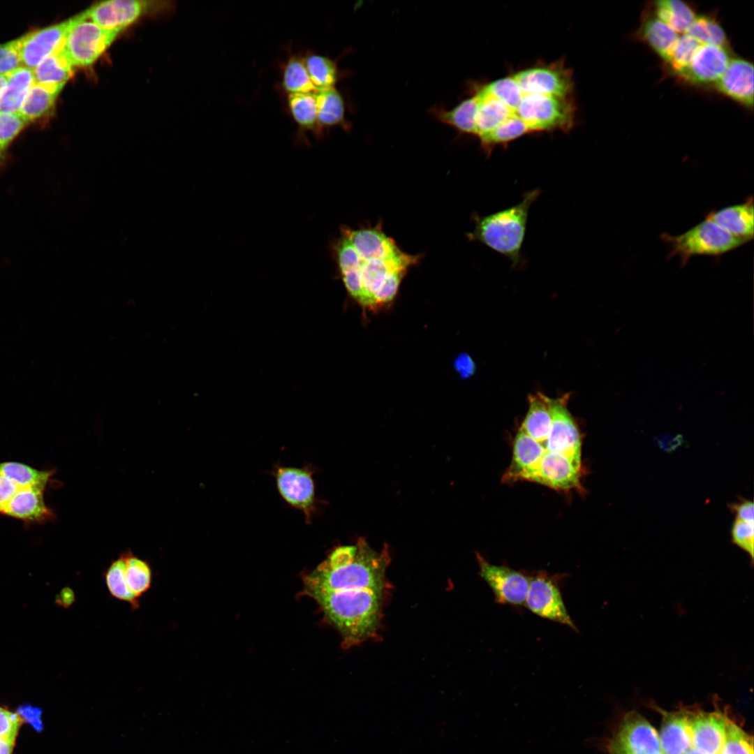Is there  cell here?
I'll list each match as a JSON object with an SVG mask.
<instances>
[{"mask_svg": "<svg viewBox=\"0 0 754 754\" xmlns=\"http://www.w3.org/2000/svg\"><path fill=\"white\" fill-rule=\"evenodd\" d=\"M388 547L373 549L360 538L355 545L334 548L314 570L302 576V595L313 598L324 619L350 648L378 635L391 585L386 571Z\"/></svg>", "mask_w": 754, "mask_h": 754, "instance_id": "1", "label": "cell"}, {"mask_svg": "<svg viewBox=\"0 0 754 754\" xmlns=\"http://www.w3.org/2000/svg\"><path fill=\"white\" fill-rule=\"evenodd\" d=\"M333 251L346 290L371 310L394 300L408 269L417 261L379 228L350 230L346 236L342 233Z\"/></svg>", "mask_w": 754, "mask_h": 754, "instance_id": "2", "label": "cell"}, {"mask_svg": "<svg viewBox=\"0 0 754 754\" xmlns=\"http://www.w3.org/2000/svg\"><path fill=\"white\" fill-rule=\"evenodd\" d=\"M539 195L538 189L528 191L517 205L477 219L470 236L509 258L513 265H518L529 209Z\"/></svg>", "mask_w": 754, "mask_h": 754, "instance_id": "3", "label": "cell"}, {"mask_svg": "<svg viewBox=\"0 0 754 754\" xmlns=\"http://www.w3.org/2000/svg\"><path fill=\"white\" fill-rule=\"evenodd\" d=\"M660 239L670 248L667 258L678 257L682 266L693 256H719L747 243L706 216L682 234L673 235L664 232Z\"/></svg>", "mask_w": 754, "mask_h": 754, "instance_id": "4", "label": "cell"}, {"mask_svg": "<svg viewBox=\"0 0 754 754\" xmlns=\"http://www.w3.org/2000/svg\"><path fill=\"white\" fill-rule=\"evenodd\" d=\"M121 31L100 27L88 18L84 10L75 15L61 50L73 67L88 66L102 55Z\"/></svg>", "mask_w": 754, "mask_h": 754, "instance_id": "5", "label": "cell"}, {"mask_svg": "<svg viewBox=\"0 0 754 754\" xmlns=\"http://www.w3.org/2000/svg\"><path fill=\"white\" fill-rule=\"evenodd\" d=\"M575 106L569 97L523 93L515 114L531 132L569 130L574 121Z\"/></svg>", "mask_w": 754, "mask_h": 754, "instance_id": "6", "label": "cell"}, {"mask_svg": "<svg viewBox=\"0 0 754 754\" xmlns=\"http://www.w3.org/2000/svg\"><path fill=\"white\" fill-rule=\"evenodd\" d=\"M528 576L529 586L524 606L537 616L565 625L577 632L560 589L559 582L563 575H551L540 570L528 574Z\"/></svg>", "mask_w": 754, "mask_h": 754, "instance_id": "7", "label": "cell"}, {"mask_svg": "<svg viewBox=\"0 0 754 754\" xmlns=\"http://www.w3.org/2000/svg\"><path fill=\"white\" fill-rule=\"evenodd\" d=\"M568 397H549L552 424L547 439L539 443L546 453H560L582 462V436L575 420L567 408ZM543 454V455H544Z\"/></svg>", "mask_w": 754, "mask_h": 754, "instance_id": "8", "label": "cell"}, {"mask_svg": "<svg viewBox=\"0 0 754 754\" xmlns=\"http://www.w3.org/2000/svg\"><path fill=\"white\" fill-rule=\"evenodd\" d=\"M479 574L499 604L524 605L529 586V576L505 566L494 565L477 554Z\"/></svg>", "mask_w": 754, "mask_h": 754, "instance_id": "9", "label": "cell"}, {"mask_svg": "<svg viewBox=\"0 0 754 754\" xmlns=\"http://www.w3.org/2000/svg\"><path fill=\"white\" fill-rule=\"evenodd\" d=\"M512 77L523 93L569 97L572 90V73L563 61L528 68Z\"/></svg>", "mask_w": 754, "mask_h": 754, "instance_id": "10", "label": "cell"}, {"mask_svg": "<svg viewBox=\"0 0 754 754\" xmlns=\"http://www.w3.org/2000/svg\"><path fill=\"white\" fill-rule=\"evenodd\" d=\"M154 1L111 0L99 2L85 10L88 18L109 30L123 31L140 17L156 10L161 3Z\"/></svg>", "mask_w": 754, "mask_h": 754, "instance_id": "11", "label": "cell"}, {"mask_svg": "<svg viewBox=\"0 0 754 754\" xmlns=\"http://www.w3.org/2000/svg\"><path fill=\"white\" fill-rule=\"evenodd\" d=\"M75 20L73 16L64 22L29 32L20 37L22 66L33 69L45 57L59 49Z\"/></svg>", "mask_w": 754, "mask_h": 754, "instance_id": "12", "label": "cell"}, {"mask_svg": "<svg viewBox=\"0 0 754 754\" xmlns=\"http://www.w3.org/2000/svg\"><path fill=\"white\" fill-rule=\"evenodd\" d=\"M613 739L627 754H657L660 752L656 730L636 711L629 712L624 716Z\"/></svg>", "mask_w": 754, "mask_h": 754, "instance_id": "13", "label": "cell"}, {"mask_svg": "<svg viewBox=\"0 0 754 754\" xmlns=\"http://www.w3.org/2000/svg\"><path fill=\"white\" fill-rule=\"evenodd\" d=\"M730 59L727 48L703 44L679 76L691 84H715L725 72Z\"/></svg>", "mask_w": 754, "mask_h": 754, "instance_id": "14", "label": "cell"}, {"mask_svg": "<svg viewBox=\"0 0 754 754\" xmlns=\"http://www.w3.org/2000/svg\"><path fill=\"white\" fill-rule=\"evenodd\" d=\"M728 718L713 712H689L693 747L704 754H718L725 740Z\"/></svg>", "mask_w": 754, "mask_h": 754, "instance_id": "15", "label": "cell"}, {"mask_svg": "<svg viewBox=\"0 0 754 754\" xmlns=\"http://www.w3.org/2000/svg\"><path fill=\"white\" fill-rule=\"evenodd\" d=\"M721 94L747 107L753 105V65L742 58L731 59L715 83Z\"/></svg>", "mask_w": 754, "mask_h": 754, "instance_id": "16", "label": "cell"}, {"mask_svg": "<svg viewBox=\"0 0 754 754\" xmlns=\"http://www.w3.org/2000/svg\"><path fill=\"white\" fill-rule=\"evenodd\" d=\"M279 493L286 502L310 515L314 500V485L311 474L304 469L280 468L276 473Z\"/></svg>", "mask_w": 754, "mask_h": 754, "instance_id": "17", "label": "cell"}, {"mask_svg": "<svg viewBox=\"0 0 754 754\" xmlns=\"http://www.w3.org/2000/svg\"><path fill=\"white\" fill-rule=\"evenodd\" d=\"M753 198L748 197L739 204L711 211L706 217L732 235L748 242L754 235Z\"/></svg>", "mask_w": 754, "mask_h": 754, "instance_id": "18", "label": "cell"}, {"mask_svg": "<svg viewBox=\"0 0 754 754\" xmlns=\"http://www.w3.org/2000/svg\"><path fill=\"white\" fill-rule=\"evenodd\" d=\"M659 742L663 754H684L693 748L689 712L665 713Z\"/></svg>", "mask_w": 754, "mask_h": 754, "instance_id": "19", "label": "cell"}, {"mask_svg": "<svg viewBox=\"0 0 754 754\" xmlns=\"http://www.w3.org/2000/svg\"><path fill=\"white\" fill-rule=\"evenodd\" d=\"M1 513L27 522H44L54 517L43 491L28 488L19 489Z\"/></svg>", "mask_w": 754, "mask_h": 754, "instance_id": "20", "label": "cell"}, {"mask_svg": "<svg viewBox=\"0 0 754 754\" xmlns=\"http://www.w3.org/2000/svg\"><path fill=\"white\" fill-rule=\"evenodd\" d=\"M34 82L31 68L21 66L9 73L8 82L0 93V112H19Z\"/></svg>", "mask_w": 754, "mask_h": 754, "instance_id": "21", "label": "cell"}, {"mask_svg": "<svg viewBox=\"0 0 754 754\" xmlns=\"http://www.w3.org/2000/svg\"><path fill=\"white\" fill-rule=\"evenodd\" d=\"M286 105L301 133L307 131L318 138L323 135L318 122L316 92L286 96Z\"/></svg>", "mask_w": 754, "mask_h": 754, "instance_id": "22", "label": "cell"}, {"mask_svg": "<svg viewBox=\"0 0 754 754\" xmlns=\"http://www.w3.org/2000/svg\"><path fill=\"white\" fill-rule=\"evenodd\" d=\"M528 404L527 413L519 429L542 443L547 439L551 429L549 397L537 392L528 397Z\"/></svg>", "mask_w": 754, "mask_h": 754, "instance_id": "23", "label": "cell"}, {"mask_svg": "<svg viewBox=\"0 0 754 754\" xmlns=\"http://www.w3.org/2000/svg\"><path fill=\"white\" fill-rule=\"evenodd\" d=\"M281 73L279 89L285 96L317 91L309 77L303 54L290 52Z\"/></svg>", "mask_w": 754, "mask_h": 754, "instance_id": "24", "label": "cell"}, {"mask_svg": "<svg viewBox=\"0 0 754 754\" xmlns=\"http://www.w3.org/2000/svg\"><path fill=\"white\" fill-rule=\"evenodd\" d=\"M64 84L37 83L31 87L19 113L29 122L46 114Z\"/></svg>", "mask_w": 754, "mask_h": 754, "instance_id": "25", "label": "cell"}, {"mask_svg": "<svg viewBox=\"0 0 754 754\" xmlns=\"http://www.w3.org/2000/svg\"><path fill=\"white\" fill-rule=\"evenodd\" d=\"M480 102L475 115L476 135L487 133L506 121L515 113L501 101L487 94L482 88L477 92Z\"/></svg>", "mask_w": 754, "mask_h": 754, "instance_id": "26", "label": "cell"}, {"mask_svg": "<svg viewBox=\"0 0 754 754\" xmlns=\"http://www.w3.org/2000/svg\"><path fill=\"white\" fill-rule=\"evenodd\" d=\"M642 39L664 60L667 59L679 36L655 16H649L640 28Z\"/></svg>", "mask_w": 754, "mask_h": 754, "instance_id": "27", "label": "cell"}, {"mask_svg": "<svg viewBox=\"0 0 754 754\" xmlns=\"http://www.w3.org/2000/svg\"><path fill=\"white\" fill-rule=\"evenodd\" d=\"M318 122L321 131L334 126H346L345 105L341 93L334 87L316 92Z\"/></svg>", "mask_w": 754, "mask_h": 754, "instance_id": "28", "label": "cell"}, {"mask_svg": "<svg viewBox=\"0 0 754 754\" xmlns=\"http://www.w3.org/2000/svg\"><path fill=\"white\" fill-rule=\"evenodd\" d=\"M35 82L65 84L73 76V67L61 47L50 54L32 69Z\"/></svg>", "mask_w": 754, "mask_h": 754, "instance_id": "29", "label": "cell"}, {"mask_svg": "<svg viewBox=\"0 0 754 754\" xmlns=\"http://www.w3.org/2000/svg\"><path fill=\"white\" fill-rule=\"evenodd\" d=\"M303 58L310 80L317 91L335 87L339 76L335 61L311 50L306 51Z\"/></svg>", "mask_w": 754, "mask_h": 754, "instance_id": "30", "label": "cell"}, {"mask_svg": "<svg viewBox=\"0 0 754 754\" xmlns=\"http://www.w3.org/2000/svg\"><path fill=\"white\" fill-rule=\"evenodd\" d=\"M103 577L108 591L112 598L129 604L133 611L140 607V600L130 591L125 577V559L123 553L114 560L103 572Z\"/></svg>", "mask_w": 754, "mask_h": 754, "instance_id": "31", "label": "cell"}, {"mask_svg": "<svg viewBox=\"0 0 754 754\" xmlns=\"http://www.w3.org/2000/svg\"><path fill=\"white\" fill-rule=\"evenodd\" d=\"M0 473L13 481L19 489L45 490L52 472L40 471L24 464L6 461L0 464Z\"/></svg>", "mask_w": 754, "mask_h": 754, "instance_id": "32", "label": "cell"}, {"mask_svg": "<svg viewBox=\"0 0 754 754\" xmlns=\"http://www.w3.org/2000/svg\"><path fill=\"white\" fill-rule=\"evenodd\" d=\"M654 7L656 16L677 34H684L696 18L693 8L682 1H657Z\"/></svg>", "mask_w": 754, "mask_h": 754, "instance_id": "33", "label": "cell"}, {"mask_svg": "<svg viewBox=\"0 0 754 754\" xmlns=\"http://www.w3.org/2000/svg\"><path fill=\"white\" fill-rule=\"evenodd\" d=\"M125 559L127 586L133 596L140 599L151 586L152 570L149 563L135 555L130 549L122 552Z\"/></svg>", "mask_w": 754, "mask_h": 754, "instance_id": "34", "label": "cell"}, {"mask_svg": "<svg viewBox=\"0 0 754 754\" xmlns=\"http://www.w3.org/2000/svg\"><path fill=\"white\" fill-rule=\"evenodd\" d=\"M480 98L476 94L462 101L450 110H435L434 112L441 121L450 124L461 132L476 135L475 115Z\"/></svg>", "mask_w": 754, "mask_h": 754, "instance_id": "35", "label": "cell"}, {"mask_svg": "<svg viewBox=\"0 0 754 754\" xmlns=\"http://www.w3.org/2000/svg\"><path fill=\"white\" fill-rule=\"evenodd\" d=\"M700 44L728 47V40L720 24L714 17L702 15L695 20L685 32Z\"/></svg>", "mask_w": 754, "mask_h": 754, "instance_id": "36", "label": "cell"}, {"mask_svg": "<svg viewBox=\"0 0 754 754\" xmlns=\"http://www.w3.org/2000/svg\"><path fill=\"white\" fill-rule=\"evenodd\" d=\"M531 133L526 124L515 114L494 130L479 136L485 149L506 145L522 135Z\"/></svg>", "mask_w": 754, "mask_h": 754, "instance_id": "37", "label": "cell"}, {"mask_svg": "<svg viewBox=\"0 0 754 754\" xmlns=\"http://www.w3.org/2000/svg\"><path fill=\"white\" fill-rule=\"evenodd\" d=\"M701 45L695 39L683 34L679 37L665 61L674 73L679 75L688 66Z\"/></svg>", "mask_w": 754, "mask_h": 754, "instance_id": "38", "label": "cell"}, {"mask_svg": "<svg viewBox=\"0 0 754 754\" xmlns=\"http://www.w3.org/2000/svg\"><path fill=\"white\" fill-rule=\"evenodd\" d=\"M482 89L505 103L514 113L522 96V91L512 77L496 80L485 85Z\"/></svg>", "mask_w": 754, "mask_h": 754, "instance_id": "39", "label": "cell"}, {"mask_svg": "<svg viewBox=\"0 0 754 754\" xmlns=\"http://www.w3.org/2000/svg\"><path fill=\"white\" fill-rule=\"evenodd\" d=\"M718 754H753V737L728 719L724 743Z\"/></svg>", "mask_w": 754, "mask_h": 754, "instance_id": "40", "label": "cell"}, {"mask_svg": "<svg viewBox=\"0 0 754 754\" xmlns=\"http://www.w3.org/2000/svg\"><path fill=\"white\" fill-rule=\"evenodd\" d=\"M29 123L19 112H0V157L9 143Z\"/></svg>", "mask_w": 754, "mask_h": 754, "instance_id": "41", "label": "cell"}, {"mask_svg": "<svg viewBox=\"0 0 754 754\" xmlns=\"http://www.w3.org/2000/svg\"><path fill=\"white\" fill-rule=\"evenodd\" d=\"M732 542L748 554L753 563L754 558V522L735 519L731 528Z\"/></svg>", "mask_w": 754, "mask_h": 754, "instance_id": "42", "label": "cell"}, {"mask_svg": "<svg viewBox=\"0 0 754 754\" xmlns=\"http://www.w3.org/2000/svg\"><path fill=\"white\" fill-rule=\"evenodd\" d=\"M20 38L0 45V74L9 73L22 66Z\"/></svg>", "mask_w": 754, "mask_h": 754, "instance_id": "43", "label": "cell"}, {"mask_svg": "<svg viewBox=\"0 0 754 754\" xmlns=\"http://www.w3.org/2000/svg\"><path fill=\"white\" fill-rule=\"evenodd\" d=\"M22 720L17 714L0 707V738L15 739Z\"/></svg>", "mask_w": 754, "mask_h": 754, "instance_id": "44", "label": "cell"}, {"mask_svg": "<svg viewBox=\"0 0 754 754\" xmlns=\"http://www.w3.org/2000/svg\"><path fill=\"white\" fill-rule=\"evenodd\" d=\"M17 714L24 720L31 724L36 730L41 731L43 725L40 719L42 711L38 707H31L29 704H22L17 709Z\"/></svg>", "mask_w": 754, "mask_h": 754, "instance_id": "45", "label": "cell"}, {"mask_svg": "<svg viewBox=\"0 0 754 754\" xmlns=\"http://www.w3.org/2000/svg\"><path fill=\"white\" fill-rule=\"evenodd\" d=\"M729 508L735 514V519L746 522H754V505L753 501L742 499L741 501L731 503Z\"/></svg>", "mask_w": 754, "mask_h": 754, "instance_id": "46", "label": "cell"}, {"mask_svg": "<svg viewBox=\"0 0 754 754\" xmlns=\"http://www.w3.org/2000/svg\"><path fill=\"white\" fill-rule=\"evenodd\" d=\"M18 489L13 481L0 473V513Z\"/></svg>", "mask_w": 754, "mask_h": 754, "instance_id": "47", "label": "cell"}, {"mask_svg": "<svg viewBox=\"0 0 754 754\" xmlns=\"http://www.w3.org/2000/svg\"><path fill=\"white\" fill-rule=\"evenodd\" d=\"M75 599V593L73 589L65 586L56 595L54 603L57 606L68 609L74 604Z\"/></svg>", "mask_w": 754, "mask_h": 754, "instance_id": "48", "label": "cell"}, {"mask_svg": "<svg viewBox=\"0 0 754 754\" xmlns=\"http://www.w3.org/2000/svg\"><path fill=\"white\" fill-rule=\"evenodd\" d=\"M455 365L463 376H468L473 371V364L468 356L459 357L456 360Z\"/></svg>", "mask_w": 754, "mask_h": 754, "instance_id": "49", "label": "cell"}, {"mask_svg": "<svg viewBox=\"0 0 754 754\" xmlns=\"http://www.w3.org/2000/svg\"><path fill=\"white\" fill-rule=\"evenodd\" d=\"M658 441H659L658 443H660V446H662V448L665 450H669V445H670V448H671V450H672V448H674L676 446H677L680 443V442L681 441V437L680 436H665V437H663V438H660L658 440Z\"/></svg>", "mask_w": 754, "mask_h": 754, "instance_id": "50", "label": "cell"}, {"mask_svg": "<svg viewBox=\"0 0 754 754\" xmlns=\"http://www.w3.org/2000/svg\"><path fill=\"white\" fill-rule=\"evenodd\" d=\"M15 739L0 738V754H11Z\"/></svg>", "mask_w": 754, "mask_h": 754, "instance_id": "51", "label": "cell"}, {"mask_svg": "<svg viewBox=\"0 0 754 754\" xmlns=\"http://www.w3.org/2000/svg\"><path fill=\"white\" fill-rule=\"evenodd\" d=\"M608 751L609 754H627L614 739L609 743Z\"/></svg>", "mask_w": 754, "mask_h": 754, "instance_id": "52", "label": "cell"}, {"mask_svg": "<svg viewBox=\"0 0 754 754\" xmlns=\"http://www.w3.org/2000/svg\"><path fill=\"white\" fill-rule=\"evenodd\" d=\"M8 80V73L0 74V93L6 84Z\"/></svg>", "mask_w": 754, "mask_h": 754, "instance_id": "53", "label": "cell"}, {"mask_svg": "<svg viewBox=\"0 0 754 754\" xmlns=\"http://www.w3.org/2000/svg\"><path fill=\"white\" fill-rule=\"evenodd\" d=\"M684 754H704V753H703L702 752H701L699 750H697V749L693 747V748H690L689 750H688Z\"/></svg>", "mask_w": 754, "mask_h": 754, "instance_id": "54", "label": "cell"}, {"mask_svg": "<svg viewBox=\"0 0 754 754\" xmlns=\"http://www.w3.org/2000/svg\"><path fill=\"white\" fill-rule=\"evenodd\" d=\"M657 754H663V753H662V752L660 751V752H659V753H657Z\"/></svg>", "mask_w": 754, "mask_h": 754, "instance_id": "55", "label": "cell"}]
</instances>
